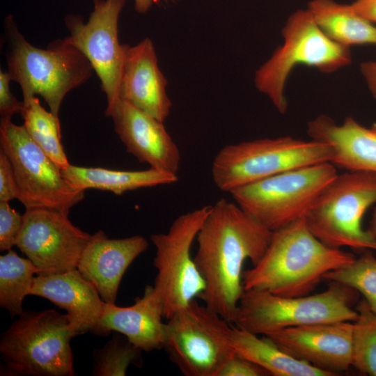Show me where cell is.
I'll return each instance as SVG.
<instances>
[{
    "label": "cell",
    "instance_id": "3",
    "mask_svg": "<svg viewBox=\"0 0 376 376\" xmlns=\"http://www.w3.org/2000/svg\"><path fill=\"white\" fill-rule=\"evenodd\" d=\"M3 27L7 72L20 86L24 107L38 95L58 117L65 95L91 77V63L65 38L51 42L45 49L32 45L11 15L5 18Z\"/></svg>",
    "mask_w": 376,
    "mask_h": 376
},
{
    "label": "cell",
    "instance_id": "15",
    "mask_svg": "<svg viewBox=\"0 0 376 376\" xmlns=\"http://www.w3.org/2000/svg\"><path fill=\"white\" fill-rule=\"evenodd\" d=\"M353 326L350 321L319 323L265 336L293 357L332 376L352 366Z\"/></svg>",
    "mask_w": 376,
    "mask_h": 376
},
{
    "label": "cell",
    "instance_id": "11",
    "mask_svg": "<svg viewBox=\"0 0 376 376\" xmlns=\"http://www.w3.org/2000/svg\"><path fill=\"white\" fill-rule=\"evenodd\" d=\"M0 146L15 175L17 198L26 209L46 208L69 214L84 197L62 170L31 139L24 125L1 120Z\"/></svg>",
    "mask_w": 376,
    "mask_h": 376
},
{
    "label": "cell",
    "instance_id": "5",
    "mask_svg": "<svg viewBox=\"0 0 376 376\" xmlns=\"http://www.w3.org/2000/svg\"><path fill=\"white\" fill-rule=\"evenodd\" d=\"M359 292L336 281L323 292L299 297H284L267 291L244 290L233 323L259 335L308 324L354 322Z\"/></svg>",
    "mask_w": 376,
    "mask_h": 376
},
{
    "label": "cell",
    "instance_id": "1",
    "mask_svg": "<svg viewBox=\"0 0 376 376\" xmlns=\"http://www.w3.org/2000/svg\"><path fill=\"white\" fill-rule=\"evenodd\" d=\"M272 234L236 203L225 198L211 205L198 230L194 261L205 288L198 298L230 323L244 290L243 265L247 259L253 265L260 261Z\"/></svg>",
    "mask_w": 376,
    "mask_h": 376
},
{
    "label": "cell",
    "instance_id": "7",
    "mask_svg": "<svg viewBox=\"0 0 376 376\" xmlns=\"http://www.w3.org/2000/svg\"><path fill=\"white\" fill-rule=\"evenodd\" d=\"M331 157L330 146L314 140L259 139L222 148L212 162V176L220 190L229 193L291 169L330 162Z\"/></svg>",
    "mask_w": 376,
    "mask_h": 376
},
{
    "label": "cell",
    "instance_id": "6",
    "mask_svg": "<svg viewBox=\"0 0 376 376\" xmlns=\"http://www.w3.org/2000/svg\"><path fill=\"white\" fill-rule=\"evenodd\" d=\"M282 35L283 44L256 71L254 84L284 114L288 108L285 83L295 67L302 64L331 73L350 64L352 54L349 47L332 40L322 31L308 8L290 15Z\"/></svg>",
    "mask_w": 376,
    "mask_h": 376
},
{
    "label": "cell",
    "instance_id": "19",
    "mask_svg": "<svg viewBox=\"0 0 376 376\" xmlns=\"http://www.w3.org/2000/svg\"><path fill=\"white\" fill-rule=\"evenodd\" d=\"M31 295L48 299L66 311L76 335H98L105 302L95 285L77 269L52 275H37Z\"/></svg>",
    "mask_w": 376,
    "mask_h": 376
},
{
    "label": "cell",
    "instance_id": "30",
    "mask_svg": "<svg viewBox=\"0 0 376 376\" xmlns=\"http://www.w3.org/2000/svg\"><path fill=\"white\" fill-rule=\"evenodd\" d=\"M23 222V215L12 208L8 202H0V250L8 251L15 246Z\"/></svg>",
    "mask_w": 376,
    "mask_h": 376
},
{
    "label": "cell",
    "instance_id": "29",
    "mask_svg": "<svg viewBox=\"0 0 376 376\" xmlns=\"http://www.w3.org/2000/svg\"><path fill=\"white\" fill-rule=\"evenodd\" d=\"M366 249L358 258L324 276V279L345 284L359 292L376 313V258Z\"/></svg>",
    "mask_w": 376,
    "mask_h": 376
},
{
    "label": "cell",
    "instance_id": "23",
    "mask_svg": "<svg viewBox=\"0 0 376 376\" xmlns=\"http://www.w3.org/2000/svg\"><path fill=\"white\" fill-rule=\"evenodd\" d=\"M232 343L235 351L274 376H331L279 347L268 337L233 326Z\"/></svg>",
    "mask_w": 376,
    "mask_h": 376
},
{
    "label": "cell",
    "instance_id": "24",
    "mask_svg": "<svg viewBox=\"0 0 376 376\" xmlns=\"http://www.w3.org/2000/svg\"><path fill=\"white\" fill-rule=\"evenodd\" d=\"M308 9L332 40L349 47L353 45H376V26L358 15L350 4L334 0H311Z\"/></svg>",
    "mask_w": 376,
    "mask_h": 376
},
{
    "label": "cell",
    "instance_id": "36",
    "mask_svg": "<svg viewBox=\"0 0 376 376\" xmlns=\"http://www.w3.org/2000/svg\"><path fill=\"white\" fill-rule=\"evenodd\" d=\"M155 1L156 0H134V8L137 13L145 14L150 10Z\"/></svg>",
    "mask_w": 376,
    "mask_h": 376
},
{
    "label": "cell",
    "instance_id": "34",
    "mask_svg": "<svg viewBox=\"0 0 376 376\" xmlns=\"http://www.w3.org/2000/svg\"><path fill=\"white\" fill-rule=\"evenodd\" d=\"M350 5L358 15L376 23V0H356Z\"/></svg>",
    "mask_w": 376,
    "mask_h": 376
},
{
    "label": "cell",
    "instance_id": "33",
    "mask_svg": "<svg viewBox=\"0 0 376 376\" xmlns=\"http://www.w3.org/2000/svg\"><path fill=\"white\" fill-rule=\"evenodd\" d=\"M17 198V188L10 162L0 150V202H8Z\"/></svg>",
    "mask_w": 376,
    "mask_h": 376
},
{
    "label": "cell",
    "instance_id": "38",
    "mask_svg": "<svg viewBox=\"0 0 376 376\" xmlns=\"http://www.w3.org/2000/svg\"><path fill=\"white\" fill-rule=\"evenodd\" d=\"M370 250H376V241H375L370 247Z\"/></svg>",
    "mask_w": 376,
    "mask_h": 376
},
{
    "label": "cell",
    "instance_id": "22",
    "mask_svg": "<svg viewBox=\"0 0 376 376\" xmlns=\"http://www.w3.org/2000/svg\"><path fill=\"white\" fill-rule=\"evenodd\" d=\"M64 178L77 189H95L121 195L127 191L178 181V175L152 168L142 171H117L101 167H83L70 164L62 170Z\"/></svg>",
    "mask_w": 376,
    "mask_h": 376
},
{
    "label": "cell",
    "instance_id": "26",
    "mask_svg": "<svg viewBox=\"0 0 376 376\" xmlns=\"http://www.w3.org/2000/svg\"><path fill=\"white\" fill-rule=\"evenodd\" d=\"M21 115L31 139L61 170L67 168L70 164L61 141L59 118L47 111L36 97L25 106Z\"/></svg>",
    "mask_w": 376,
    "mask_h": 376
},
{
    "label": "cell",
    "instance_id": "39",
    "mask_svg": "<svg viewBox=\"0 0 376 376\" xmlns=\"http://www.w3.org/2000/svg\"><path fill=\"white\" fill-rule=\"evenodd\" d=\"M371 130L376 134V123H374L370 127Z\"/></svg>",
    "mask_w": 376,
    "mask_h": 376
},
{
    "label": "cell",
    "instance_id": "12",
    "mask_svg": "<svg viewBox=\"0 0 376 376\" xmlns=\"http://www.w3.org/2000/svg\"><path fill=\"white\" fill-rule=\"evenodd\" d=\"M210 205L178 216L166 233L152 234L157 269L154 289L167 320L205 290V281L191 256V248Z\"/></svg>",
    "mask_w": 376,
    "mask_h": 376
},
{
    "label": "cell",
    "instance_id": "16",
    "mask_svg": "<svg viewBox=\"0 0 376 376\" xmlns=\"http://www.w3.org/2000/svg\"><path fill=\"white\" fill-rule=\"evenodd\" d=\"M126 150L150 168L178 175L180 152L162 121L118 99L106 109Z\"/></svg>",
    "mask_w": 376,
    "mask_h": 376
},
{
    "label": "cell",
    "instance_id": "18",
    "mask_svg": "<svg viewBox=\"0 0 376 376\" xmlns=\"http://www.w3.org/2000/svg\"><path fill=\"white\" fill-rule=\"evenodd\" d=\"M148 245L141 235L110 239L99 230L92 235L85 247L77 269L95 285L105 303L116 304L125 271Z\"/></svg>",
    "mask_w": 376,
    "mask_h": 376
},
{
    "label": "cell",
    "instance_id": "25",
    "mask_svg": "<svg viewBox=\"0 0 376 376\" xmlns=\"http://www.w3.org/2000/svg\"><path fill=\"white\" fill-rule=\"evenodd\" d=\"M39 271L28 258L19 256L12 249L0 256V306L11 318L23 312V301L31 295L35 274Z\"/></svg>",
    "mask_w": 376,
    "mask_h": 376
},
{
    "label": "cell",
    "instance_id": "17",
    "mask_svg": "<svg viewBox=\"0 0 376 376\" xmlns=\"http://www.w3.org/2000/svg\"><path fill=\"white\" fill-rule=\"evenodd\" d=\"M123 49L119 98L164 122L172 102L166 91L168 81L159 68L152 41L146 38L134 46L123 44Z\"/></svg>",
    "mask_w": 376,
    "mask_h": 376
},
{
    "label": "cell",
    "instance_id": "10",
    "mask_svg": "<svg viewBox=\"0 0 376 376\" xmlns=\"http://www.w3.org/2000/svg\"><path fill=\"white\" fill-rule=\"evenodd\" d=\"M233 326L194 299L164 323L163 348L185 376H217L235 352Z\"/></svg>",
    "mask_w": 376,
    "mask_h": 376
},
{
    "label": "cell",
    "instance_id": "4",
    "mask_svg": "<svg viewBox=\"0 0 376 376\" xmlns=\"http://www.w3.org/2000/svg\"><path fill=\"white\" fill-rule=\"evenodd\" d=\"M1 335L3 373L17 376H73L71 339L76 336L66 314L54 309L26 310Z\"/></svg>",
    "mask_w": 376,
    "mask_h": 376
},
{
    "label": "cell",
    "instance_id": "9",
    "mask_svg": "<svg viewBox=\"0 0 376 376\" xmlns=\"http://www.w3.org/2000/svg\"><path fill=\"white\" fill-rule=\"evenodd\" d=\"M376 203V173L346 171L322 191L305 216L311 232L324 244L370 249L376 240L362 227L366 210Z\"/></svg>",
    "mask_w": 376,
    "mask_h": 376
},
{
    "label": "cell",
    "instance_id": "32",
    "mask_svg": "<svg viewBox=\"0 0 376 376\" xmlns=\"http://www.w3.org/2000/svg\"><path fill=\"white\" fill-rule=\"evenodd\" d=\"M262 368L238 354L236 352L226 361L217 376H266Z\"/></svg>",
    "mask_w": 376,
    "mask_h": 376
},
{
    "label": "cell",
    "instance_id": "27",
    "mask_svg": "<svg viewBox=\"0 0 376 376\" xmlns=\"http://www.w3.org/2000/svg\"><path fill=\"white\" fill-rule=\"evenodd\" d=\"M353 322L352 366L360 373L376 376V313L362 298L356 304Z\"/></svg>",
    "mask_w": 376,
    "mask_h": 376
},
{
    "label": "cell",
    "instance_id": "14",
    "mask_svg": "<svg viewBox=\"0 0 376 376\" xmlns=\"http://www.w3.org/2000/svg\"><path fill=\"white\" fill-rule=\"evenodd\" d=\"M91 237L75 226L67 214L26 209L15 246L38 268V275H52L77 269Z\"/></svg>",
    "mask_w": 376,
    "mask_h": 376
},
{
    "label": "cell",
    "instance_id": "13",
    "mask_svg": "<svg viewBox=\"0 0 376 376\" xmlns=\"http://www.w3.org/2000/svg\"><path fill=\"white\" fill-rule=\"evenodd\" d=\"M125 1L93 0L94 8L86 23L76 14H68L64 19L70 33L65 38L91 63L106 95L107 109L119 99L124 49L118 40V19Z\"/></svg>",
    "mask_w": 376,
    "mask_h": 376
},
{
    "label": "cell",
    "instance_id": "28",
    "mask_svg": "<svg viewBox=\"0 0 376 376\" xmlns=\"http://www.w3.org/2000/svg\"><path fill=\"white\" fill-rule=\"evenodd\" d=\"M142 350L124 335L117 333L102 347L93 352L94 376H124L131 365L141 367Z\"/></svg>",
    "mask_w": 376,
    "mask_h": 376
},
{
    "label": "cell",
    "instance_id": "35",
    "mask_svg": "<svg viewBox=\"0 0 376 376\" xmlns=\"http://www.w3.org/2000/svg\"><path fill=\"white\" fill-rule=\"evenodd\" d=\"M360 71L371 95L376 99V60L361 63Z\"/></svg>",
    "mask_w": 376,
    "mask_h": 376
},
{
    "label": "cell",
    "instance_id": "31",
    "mask_svg": "<svg viewBox=\"0 0 376 376\" xmlns=\"http://www.w3.org/2000/svg\"><path fill=\"white\" fill-rule=\"evenodd\" d=\"M12 81L7 71L0 70V116L1 120L11 119L17 113L22 114L24 110L23 101H19L11 93L10 83Z\"/></svg>",
    "mask_w": 376,
    "mask_h": 376
},
{
    "label": "cell",
    "instance_id": "2",
    "mask_svg": "<svg viewBox=\"0 0 376 376\" xmlns=\"http://www.w3.org/2000/svg\"><path fill=\"white\" fill-rule=\"evenodd\" d=\"M356 257L330 247L299 219L272 232L260 261L243 272L244 290L267 291L284 297L311 295L324 276L345 266Z\"/></svg>",
    "mask_w": 376,
    "mask_h": 376
},
{
    "label": "cell",
    "instance_id": "20",
    "mask_svg": "<svg viewBox=\"0 0 376 376\" xmlns=\"http://www.w3.org/2000/svg\"><path fill=\"white\" fill-rule=\"evenodd\" d=\"M162 301L153 285L145 288L143 295L130 306L105 303L99 322L100 336L111 331L124 335L144 352L163 348L164 322Z\"/></svg>",
    "mask_w": 376,
    "mask_h": 376
},
{
    "label": "cell",
    "instance_id": "37",
    "mask_svg": "<svg viewBox=\"0 0 376 376\" xmlns=\"http://www.w3.org/2000/svg\"><path fill=\"white\" fill-rule=\"evenodd\" d=\"M366 230L371 239L376 240V208L372 214L368 227Z\"/></svg>",
    "mask_w": 376,
    "mask_h": 376
},
{
    "label": "cell",
    "instance_id": "8",
    "mask_svg": "<svg viewBox=\"0 0 376 376\" xmlns=\"http://www.w3.org/2000/svg\"><path fill=\"white\" fill-rule=\"evenodd\" d=\"M338 175L331 162L291 169L229 193L240 207L272 232L305 217Z\"/></svg>",
    "mask_w": 376,
    "mask_h": 376
},
{
    "label": "cell",
    "instance_id": "21",
    "mask_svg": "<svg viewBox=\"0 0 376 376\" xmlns=\"http://www.w3.org/2000/svg\"><path fill=\"white\" fill-rule=\"evenodd\" d=\"M311 140L330 146L331 163L347 171L376 173V134L347 117L338 125L331 118L320 115L307 125Z\"/></svg>",
    "mask_w": 376,
    "mask_h": 376
}]
</instances>
